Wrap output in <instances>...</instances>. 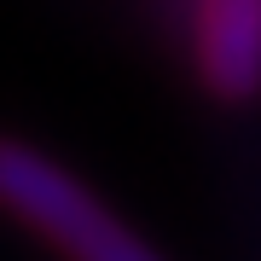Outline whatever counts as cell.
I'll return each mask as SVG.
<instances>
[{
    "label": "cell",
    "mask_w": 261,
    "mask_h": 261,
    "mask_svg": "<svg viewBox=\"0 0 261 261\" xmlns=\"http://www.w3.org/2000/svg\"><path fill=\"white\" fill-rule=\"evenodd\" d=\"M0 215L35 232L58 261H163L105 197L58 157L0 134Z\"/></svg>",
    "instance_id": "1"
},
{
    "label": "cell",
    "mask_w": 261,
    "mask_h": 261,
    "mask_svg": "<svg viewBox=\"0 0 261 261\" xmlns=\"http://www.w3.org/2000/svg\"><path fill=\"white\" fill-rule=\"evenodd\" d=\"M192 70L221 105H250L261 93V0H197Z\"/></svg>",
    "instance_id": "2"
}]
</instances>
